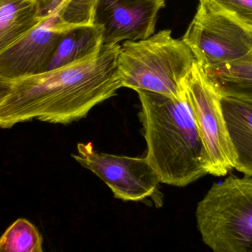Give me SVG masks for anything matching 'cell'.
<instances>
[{
    "mask_svg": "<svg viewBox=\"0 0 252 252\" xmlns=\"http://www.w3.org/2000/svg\"><path fill=\"white\" fill-rule=\"evenodd\" d=\"M121 45H103L82 61L13 79H0V126L33 120L68 125L123 88L118 56Z\"/></svg>",
    "mask_w": 252,
    "mask_h": 252,
    "instance_id": "6da1fadb",
    "label": "cell"
},
{
    "mask_svg": "<svg viewBox=\"0 0 252 252\" xmlns=\"http://www.w3.org/2000/svg\"><path fill=\"white\" fill-rule=\"evenodd\" d=\"M147 158L160 183L184 187L209 174V160L186 97L137 90Z\"/></svg>",
    "mask_w": 252,
    "mask_h": 252,
    "instance_id": "7a4b0ae2",
    "label": "cell"
},
{
    "mask_svg": "<svg viewBox=\"0 0 252 252\" xmlns=\"http://www.w3.org/2000/svg\"><path fill=\"white\" fill-rule=\"evenodd\" d=\"M195 63L182 39L172 37L170 30H162L147 39L121 44L117 65L123 88L181 99Z\"/></svg>",
    "mask_w": 252,
    "mask_h": 252,
    "instance_id": "3957f363",
    "label": "cell"
},
{
    "mask_svg": "<svg viewBox=\"0 0 252 252\" xmlns=\"http://www.w3.org/2000/svg\"><path fill=\"white\" fill-rule=\"evenodd\" d=\"M197 229L215 252H252V176L214 184L197 203Z\"/></svg>",
    "mask_w": 252,
    "mask_h": 252,
    "instance_id": "277c9868",
    "label": "cell"
},
{
    "mask_svg": "<svg viewBox=\"0 0 252 252\" xmlns=\"http://www.w3.org/2000/svg\"><path fill=\"white\" fill-rule=\"evenodd\" d=\"M182 40L208 74L231 67H252V31L204 2H199Z\"/></svg>",
    "mask_w": 252,
    "mask_h": 252,
    "instance_id": "5b68a950",
    "label": "cell"
},
{
    "mask_svg": "<svg viewBox=\"0 0 252 252\" xmlns=\"http://www.w3.org/2000/svg\"><path fill=\"white\" fill-rule=\"evenodd\" d=\"M222 94L195 63L185 83V97L206 147L209 174L225 176L234 169V153L222 113Z\"/></svg>",
    "mask_w": 252,
    "mask_h": 252,
    "instance_id": "8992f818",
    "label": "cell"
},
{
    "mask_svg": "<svg viewBox=\"0 0 252 252\" xmlns=\"http://www.w3.org/2000/svg\"><path fill=\"white\" fill-rule=\"evenodd\" d=\"M72 157L104 181L116 198L124 201H142L158 187L160 178L147 157L133 158L99 153L92 143L77 145Z\"/></svg>",
    "mask_w": 252,
    "mask_h": 252,
    "instance_id": "52a82bcc",
    "label": "cell"
},
{
    "mask_svg": "<svg viewBox=\"0 0 252 252\" xmlns=\"http://www.w3.org/2000/svg\"><path fill=\"white\" fill-rule=\"evenodd\" d=\"M165 6V0H98L95 25L102 27L104 45L147 39Z\"/></svg>",
    "mask_w": 252,
    "mask_h": 252,
    "instance_id": "ba28073f",
    "label": "cell"
},
{
    "mask_svg": "<svg viewBox=\"0 0 252 252\" xmlns=\"http://www.w3.org/2000/svg\"><path fill=\"white\" fill-rule=\"evenodd\" d=\"M70 30L53 19H43L21 39L0 51V79L46 71L63 35Z\"/></svg>",
    "mask_w": 252,
    "mask_h": 252,
    "instance_id": "9c48e42d",
    "label": "cell"
},
{
    "mask_svg": "<svg viewBox=\"0 0 252 252\" xmlns=\"http://www.w3.org/2000/svg\"><path fill=\"white\" fill-rule=\"evenodd\" d=\"M221 105L234 153V169L252 176V99L222 95Z\"/></svg>",
    "mask_w": 252,
    "mask_h": 252,
    "instance_id": "30bf717a",
    "label": "cell"
},
{
    "mask_svg": "<svg viewBox=\"0 0 252 252\" xmlns=\"http://www.w3.org/2000/svg\"><path fill=\"white\" fill-rule=\"evenodd\" d=\"M42 20L39 0H0V51L21 39Z\"/></svg>",
    "mask_w": 252,
    "mask_h": 252,
    "instance_id": "8fae6325",
    "label": "cell"
},
{
    "mask_svg": "<svg viewBox=\"0 0 252 252\" xmlns=\"http://www.w3.org/2000/svg\"><path fill=\"white\" fill-rule=\"evenodd\" d=\"M104 45L103 29L98 25L79 26L63 35L46 70L82 61L98 54Z\"/></svg>",
    "mask_w": 252,
    "mask_h": 252,
    "instance_id": "7c38bea8",
    "label": "cell"
},
{
    "mask_svg": "<svg viewBox=\"0 0 252 252\" xmlns=\"http://www.w3.org/2000/svg\"><path fill=\"white\" fill-rule=\"evenodd\" d=\"M42 19L51 18L68 29L95 25L98 0H39Z\"/></svg>",
    "mask_w": 252,
    "mask_h": 252,
    "instance_id": "4fadbf2b",
    "label": "cell"
},
{
    "mask_svg": "<svg viewBox=\"0 0 252 252\" xmlns=\"http://www.w3.org/2000/svg\"><path fill=\"white\" fill-rule=\"evenodd\" d=\"M42 237L27 220L20 218L11 224L0 240V252H42Z\"/></svg>",
    "mask_w": 252,
    "mask_h": 252,
    "instance_id": "5bb4252c",
    "label": "cell"
},
{
    "mask_svg": "<svg viewBox=\"0 0 252 252\" xmlns=\"http://www.w3.org/2000/svg\"><path fill=\"white\" fill-rule=\"evenodd\" d=\"M209 76L222 95L252 99V67H231Z\"/></svg>",
    "mask_w": 252,
    "mask_h": 252,
    "instance_id": "9a60e30c",
    "label": "cell"
},
{
    "mask_svg": "<svg viewBox=\"0 0 252 252\" xmlns=\"http://www.w3.org/2000/svg\"><path fill=\"white\" fill-rule=\"evenodd\" d=\"M223 11L252 31V0H198Z\"/></svg>",
    "mask_w": 252,
    "mask_h": 252,
    "instance_id": "2e32d148",
    "label": "cell"
}]
</instances>
